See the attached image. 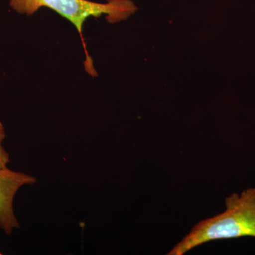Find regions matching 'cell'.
I'll return each mask as SVG.
<instances>
[{"mask_svg": "<svg viewBox=\"0 0 255 255\" xmlns=\"http://www.w3.org/2000/svg\"><path fill=\"white\" fill-rule=\"evenodd\" d=\"M226 207L224 212L196 224L167 255H183L216 240L255 238V188L231 194L226 198Z\"/></svg>", "mask_w": 255, "mask_h": 255, "instance_id": "1", "label": "cell"}, {"mask_svg": "<svg viewBox=\"0 0 255 255\" xmlns=\"http://www.w3.org/2000/svg\"><path fill=\"white\" fill-rule=\"evenodd\" d=\"M11 9L20 14H34L42 7L49 8L73 23L78 30L85 50V70L92 76H97L92 58L87 53L82 35V27L87 18L107 16L109 22L125 19L136 10L130 0H109L106 4L92 2L87 0H10Z\"/></svg>", "mask_w": 255, "mask_h": 255, "instance_id": "2", "label": "cell"}, {"mask_svg": "<svg viewBox=\"0 0 255 255\" xmlns=\"http://www.w3.org/2000/svg\"><path fill=\"white\" fill-rule=\"evenodd\" d=\"M36 177L23 172L11 170L7 167L0 169V228L7 236L20 228L15 216L13 202L20 188L33 185Z\"/></svg>", "mask_w": 255, "mask_h": 255, "instance_id": "3", "label": "cell"}, {"mask_svg": "<svg viewBox=\"0 0 255 255\" xmlns=\"http://www.w3.org/2000/svg\"><path fill=\"white\" fill-rule=\"evenodd\" d=\"M6 137V132L3 124L0 122V169L7 167L10 162L9 154L3 147L2 142Z\"/></svg>", "mask_w": 255, "mask_h": 255, "instance_id": "4", "label": "cell"}, {"mask_svg": "<svg viewBox=\"0 0 255 255\" xmlns=\"http://www.w3.org/2000/svg\"><path fill=\"white\" fill-rule=\"evenodd\" d=\"M2 255V254H1V253H0V255Z\"/></svg>", "mask_w": 255, "mask_h": 255, "instance_id": "5", "label": "cell"}]
</instances>
